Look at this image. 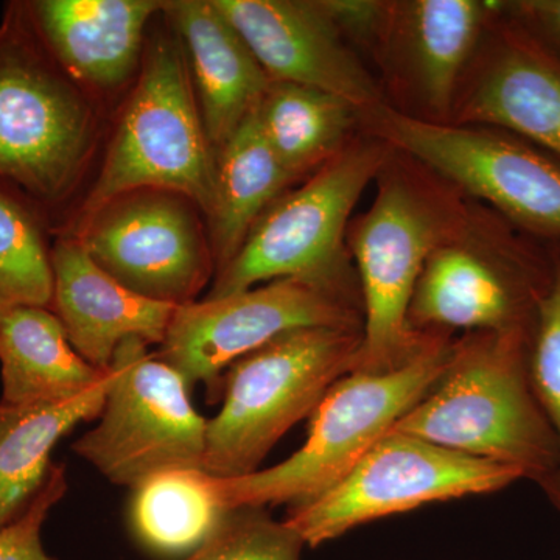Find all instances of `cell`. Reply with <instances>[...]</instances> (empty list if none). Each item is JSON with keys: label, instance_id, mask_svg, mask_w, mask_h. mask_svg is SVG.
<instances>
[{"label": "cell", "instance_id": "obj_16", "mask_svg": "<svg viewBox=\"0 0 560 560\" xmlns=\"http://www.w3.org/2000/svg\"><path fill=\"white\" fill-rule=\"evenodd\" d=\"M453 124L514 132L560 158V58L503 13Z\"/></svg>", "mask_w": 560, "mask_h": 560}, {"label": "cell", "instance_id": "obj_21", "mask_svg": "<svg viewBox=\"0 0 560 560\" xmlns=\"http://www.w3.org/2000/svg\"><path fill=\"white\" fill-rule=\"evenodd\" d=\"M2 401L46 404L80 396L105 377L70 345L49 307L20 305L0 313Z\"/></svg>", "mask_w": 560, "mask_h": 560}, {"label": "cell", "instance_id": "obj_13", "mask_svg": "<svg viewBox=\"0 0 560 560\" xmlns=\"http://www.w3.org/2000/svg\"><path fill=\"white\" fill-rule=\"evenodd\" d=\"M187 201L172 191H131L80 219L72 237L132 293L183 307L197 301L217 271L212 246Z\"/></svg>", "mask_w": 560, "mask_h": 560}, {"label": "cell", "instance_id": "obj_27", "mask_svg": "<svg viewBox=\"0 0 560 560\" xmlns=\"http://www.w3.org/2000/svg\"><path fill=\"white\" fill-rule=\"evenodd\" d=\"M304 547L300 534L265 508H238L183 560H301Z\"/></svg>", "mask_w": 560, "mask_h": 560}, {"label": "cell", "instance_id": "obj_17", "mask_svg": "<svg viewBox=\"0 0 560 560\" xmlns=\"http://www.w3.org/2000/svg\"><path fill=\"white\" fill-rule=\"evenodd\" d=\"M40 39L72 80L109 91L138 68L156 0H39L27 3Z\"/></svg>", "mask_w": 560, "mask_h": 560}, {"label": "cell", "instance_id": "obj_19", "mask_svg": "<svg viewBox=\"0 0 560 560\" xmlns=\"http://www.w3.org/2000/svg\"><path fill=\"white\" fill-rule=\"evenodd\" d=\"M503 3L416 0L389 7L386 25L400 32L412 79L431 113L451 114L460 73L490 18Z\"/></svg>", "mask_w": 560, "mask_h": 560}, {"label": "cell", "instance_id": "obj_2", "mask_svg": "<svg viewBox=\"0 0 560 560\" xmlns=\"http://www.w3.org/2000/svg\"><path fill=\"white\" fill-rule=\"evenodd\" d=\"M94 119L51 57L27 3L0 27V190L40 219L73 189L90 154Z\"/></svg>", "mask_w": 560, "mask_h": 560}, {"label": "cell", "instance_id": "obj_20", "mask_svg": "<svg viewBox=\"0 0 560 560\" xmlns=\"http://www.w3.org/2000/svg\"><path fill=\"white\" fill-rule=\"evenodd\" d=\"M109 385L108 368L101 382L72 399L31 405L0 400V530L20 521L43 490L55 445L81 422L101 416Z\"/></svg>", "mask_w": 560, "mask_h": 560}, {"label": "cell", "instance_id": "obj_14", "mask_svg": "<svg viewBox=\"0 0 560 560\" xmlns=\"http://www.w3.org/2000/svg\"><path fill=\"white\" fill-rule=\"evenodd\" d=\"M272 81L329 92L357 110L381 105L370 73L350 54L320 2L212 0Z\"/></svg>", "mask_w": 560, "mask_h": 560}, {"label": "cell", "instance_id": "obj_7", "mask_svg": "<svg viewBox=\"0 0 560 560\" xmlns=\"http://www.w3.org/2000/svg\"><path fill=\"white\" fill-rule=\"evenodd\" d=\"M217 160L178 44L158 39L110 140L80 219L138 190L183 195L206 213L215 198ZM79 219V220H80Z\"/></svg>", "mask_w": 560, "mask_h": 560}, {"label": "cell", "instance_id": "obj_3", "mask_svg": "<svg viewBox=\"0 0 560 560\" xmlns=\"http://www.w3.org/2000/svg\"><path fill=\"white\" fill-rule=\"evenodd\" d=\"M452 342L448 335H434L397 370L342 375L313 411L300 451L270 469L215 477L224 510L296 506L337 485L429 393L447 366Z\"/></svg>", "mask_w": 560, "mask_h": 560}, {"label": "cell", "instance_id": "obj_10", "mask_svg": "<svg viewBox=\"0 0 560 560\" xmlns=\"http://www.w3.org/2000/svg\"><path fill=\"white\" fill-rule=\"evenodd\" d=\"M109 371L101 420L72 451L130 489L161 471L202 469L208 419L191 405L186 378L136 338L116 350Z\"/></svg>", "mask_w": 560, "mask_h": 560}, {"label": "cell", "instance_id": "obj_24", "mask_svg": "<svg viewBox=\"0 0 560 560\" xmlns=\"http://www.w3.org/2000/svg\"><path fill=\"white\" fill-rule=\"evenodd\" d=\"M131 490L132 533L156 555L189 556L228 514L205 469L161 471Z\"/></svg>", "mask_w": 560, "mask_h": 560}, {"label": "cell", "instance_id": "obj_15", "mask_svg": "<svg viewBox=\"0 0 560 560\" xmlns=\"http://www.w3.org/2000/svg\"><path fill=\"white\" fill-rule=\"evenodd\" d=\"M50 261L49 308L70 345L95 370H108L116 350L131 338L149 346L164 341L178 307L132 293L103 271L72 235L55 243Z\"/></svg>", "mask_w": 560, "mask_h": 560}, {"label": "cell", "instance_id": "obj_22", "mask_svg": "<svg viewBox=\"0 0 560 560\" xmlns=\"http://www.w3.org/2000/svg\"><path fill=\"white\" fill-rule=\"evenodd\" d=\"M215 160V198L208 219L213 259L220 271L234 259L265 210L294 179L265 138L257 109L242 121Z\"/></svg>", "mask_w": 560, "mask_h": 560}, {"label": "cell", "instance_id": "obj_25", "mask_svg": "<svg viewBox=\"0 0 560 560\" xmlns=\"http://www.w3.org/2000/svg\"><path fill=\"white\" fill-rule=\"evenodd\" d=\"M50 250L39 217L0 190V313L20 305L50 307Z\"/></svg>", "mask_w": 560, "mask_h": 560}, {"label": "cell", "instance_id": "obj_28", "mask_svg": "<svg viewBox=\"0 0 560 560\" xmlns=\"http://www.w3.org/2000/svg\"><path fill=\"white\" fill-rule=\"evenodd\" d=\"M66 492V467L54 464L46 485L28 511L9 528L0 530V560H57L44 550L40 533L50 511Z\"/></svg>", "mask_w": 560, "mask_h": 560}, {"label": "cell", "instance_id": "obj_29", "mask_svg": "<svg viewBox=\"0 0 560 560\" xmlns=\"http://www.w3.org/2000/svg\"><path fill=\"white\" fill-rule=\"evenodd\" d=\"M503 13L560 58V0L506 2Z\"/></svg>", "mask_w": 560, "mask_h": 560}, {"label": "cell", "instance_id": "obj_6", "mask_svg": "<svg viewBox=\"0 0 560 560\" xmlns=\"http://www.w3.org/2000/svg\"><path fill=\"white\" fill-rule=\"evenodd\" d=\"M360 342V329L307 327L234 361L224 374L223 407L208 420L202 469L217 478L259 470L276 444L348 374Z\"/></svg>", "mask_w": 560, "mask_h": 560}, {"label": "cell", "instance_id": "obj_4", "mask_svg": "<svg viewBox=\"0 0 560 560\" xmlns=\"http://www.w3.org/2000/svg\"><path fill=\"white\" fill-rule=\"evenodd\" d=\"M385 143L345 149L307 183L265 210L234 259L217 271L206 298H223L278 279H300L363 313L359 279L348 260L349 217L389 161Z\"/></svg>", "mask_w": 560, "mask_h": 560}, {"label": "cell", "instance_id": "obj_12", "mask_svg": "<svg viewBox=\"0 0 560 560\" xmlns=\"http://www.w3.org/2000/svg\"><path fill=\"white\" fill-rule=\"evenodd\" d=\"M363 330V313L300 279H278L223 298H205L175 311L156 357L189 386L205 385L208 401L223 397L234 361L290 330Z\"/></svg>", "mask_w": 560, "mask_h": 560}, {"label": "cell", "instance_id": "obj_1", "mask_svg": "<svg viewBox=\"0 0 560 560\" xmlns=\"http://www.w3.org/2000/svg\"><path fill=\"white\" fill-rule=\"evenodd\" d=\"M530 330L467 331L438 382L390 431L514 467L544 488L558 438L530 381Z\"/></svg>", "mask_w": 560, "mask_h": 560}, {"label": "cell", "instance_id": "obj_11", "mask_svg": "<svg viewBox=\"0 0 560 560\" xmlns=\"http://www.w3.org/2000/svg\"><path fill=\"white\" fill-rule=\"evenodd\" d=\"M490 223L471 241L467 226L430 254L410 312L420 335L448 331H529L551 280L547 245Z\"/></svg>", "mask_w": 560, "mask_h": 560}, {"label": "cell", "instance_id": "obj_26", "mask_svg": "<svg viewBox=\"0 0 560 560\" xmlns=\"http://www.w3.org/2000/svg\"><path fill=\"white\" fill-rule=\"evenodd\" d=\"M551 280L530 327L529 371L541 408L547 412L560 451V243L547 245ZM560 514V464L555 477L541 488Z\"/></svg>", "mask_w": 560, "mask_h": 560}, {"label": "cell", "instance_id": "obj_18", "mask_svg": "<svg viewBox=\"0 0 560 560\" xmlns=\"http://www.w3.org/2000/svg\"><path fill=\"white\" fill-rule=\"evenodd\" d=\"M183 43L213 153L259 108L271 79L212 0L165 2Z\"/></svg>", "mask_w": 560, "mask_h": 560}, {"label": "cell", "instance_id": "obj_9", "mask_svg": "<svg viewBox=\"0 0 560 560\" xmlns=\"http://www.w3.org/2000/svg\"><path fill=\"white\" fill-rule=\"evenodd\" d=\"M525 480L514 467L389 431L329 490L291 506L285 523L308 547L434 501L488 495Z\"/></svg>", "mask_w": 560, "mask_h": 560}, {"label": "cell", "instance_id": "obj_23", "mask_svg": "<svg viewBox=\"0 0 560 560\" xmlns=\"http://www.w3.org/2000/svg\"><path fill=\"white\" fill-rule=\"evenodd\" d=\"M355 113L337 95L283 81H271L257 108L265 138L294 180L345 149Z\"/></svg>", "mask_w": 560, "mask_h": 560}, {"label": "cell", "instance_id": "obj_8", "mask_svg": "<svg viewBox=\"0 0 560 560\" xmlns=\"http://www.w3.org/2000/svg\"><path fill=\"white\" fill-rule=\"evenodd\" d=\"M374 138L488 201L529 237L560 243V158L485 125L419 119L378 105L364 110Z\"/></svg>", "mask_w": 560, "mask_h": 560}, {"label": "cell", "instance_id": "obj_30", "mask_svg": "<svg viewBox=\"0 0 560 560\" xmlns=\"http://www.w3.org/2000/svg\"><path fill=\"white\" fill-rule=\"evenodd\" d=\"M323 3L330 20L341 31L355 33L359 36L371 35L385 27L389 5L382 2H364V0H329Z\"/></svg>", "mask_w": 560, "mask_h": 560}, {"label": "cell", "instance_id": "obj_5", "mask_svg": "<svg viewBox=\"0 0 560 560\" xmlns=\"http://www.w3.org/2000/svg\"><path fill=\"white\" fill-rule=\"evenodd\" d=\"M377 179V197L348 232L363 304L361 342L350 371L397 370L434 337L411 329L412 293L430 254L467 224L452 202L389 161Z\"/></svg>", "mask_w": 560, "mask_h": 560}]
</instances>
